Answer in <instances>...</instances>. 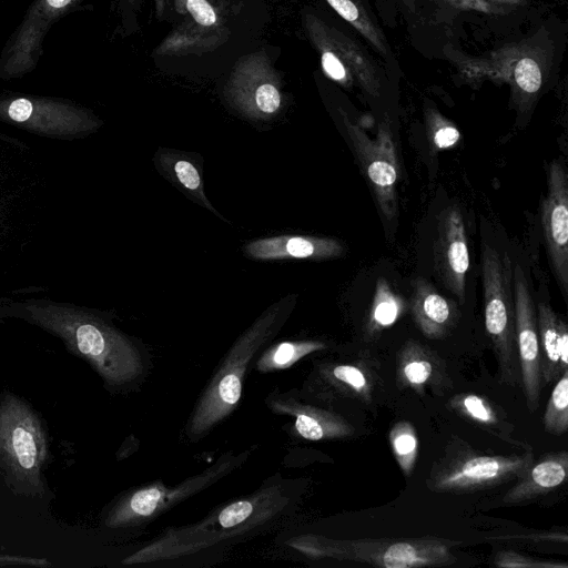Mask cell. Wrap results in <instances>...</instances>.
Wrapping results in <instances>:
<instances>
[{"label": "cell", "mask_w": 568, "mask_h": 568, "mask_svg": "<svg viewBox=\"0 0 568 568\" xmlns=\"http://www.w3.org/2000/svg\"><path fill=\"white\" fill-rule=\"evenodd\" d=\"M402 2L410 10L414 11L416 9V0H402Z\"/></svg>", "instance_id": "obj_39"}, {"label": "cell", "mask_w": 568, "mask_h": 568, "mask_svg": "<svg viewBox=\"0 0 568 568\" xmlns=\"http://www.w3.org/2000/svg\"><path fill=\"white\" fill-rule=\"evenodd\" d=\"M344 247L335 239L308 235H278L250 242L245 254L254 260H327L338 257Z\"/></svg>", "instance_id": "obj_16"}, {"label": "cell", "mask_w": 568, "mask_h": 568, "mask_svg": "<svg viewBox=\"0 0 568 568\" xmlns=\"http://www.w3.org/2000/svg\"><path fill=\"white\" fill-rule=\"evenodd\" d=\"M84 0H33L0 51V78L20 79L32 72L43 54L53 24Z\"/></svg>", "instance_id": "obj_8"}, {"label": "cell", "mask_w": 568, "mask_h": 568, "mask_svg": "<svg viewBox=\"0 0 568 568\" xmlns=\"http://www.w3.org/2000/svg\"><path fill=\"white\" fill-rule=\"evenodd\" d=\"M226 97L251 119L268 120L277 114L283 103L280 78L264 53L240 60L226 85Z\"/></svg>", "instance_id": "obj_11"}, {"label": "cell", "mask_w": 568, "mask_h": 568, "mask_svg": "<svg viewBox=\"0 0 568 568\" xmlns=\"http://www.w3.org/2000/svg\"><path fill=\"white\" fill-rule=\"evenodd\" d=\"M426 120L430 141L436 149L453 148L460 140V132L456 125L436 109H427Z\"/></svg>", "instance_id": "obj_30"}, {"label": "cell", "mask_w": 568, "mask_h": 568, "mask_svg": "<svg viewBox=\"0 0 568 568\" xmlns=\"http://www.w3.org/2000/svg\"><path fill=\"white\" fill-rule=\"evenodd\" d=\"M544 428L555 436L568 430V371L556 381L542 416Z\"/></svg>", "instance_id": "obj_28"}, {"label": "cell", "mask_w": 568, "mask_h": 568, "mask_svg": "<svg viewBox=\"0 0 568 568\" xmlns=\"http://www.w3.org/2000/svg\"><path fill=\"white\" fill-rule=\"evenodd\" d=\"M534 462L531 449L521 455H493L466 443L449 445L430 470L428 486L438 493L464 494L518 479Z\"/></svg>", "instance_id": "obj_4"}, {"label": "cell", "mask_w": 568, "mask_h": 568, "mask_svg": "<svg viewBox=\"0 0 568 568\" xmlns=\"http://www.w3.org/2000/svg\"><path fill=\"white\" fill-rule=\"evenodd\" d=\"M513 268L507 253L500 255L496 248L484 244L481 273L485 328L494 348L500 382L517 387L520 385V373L511 291Z\"/></svg>", "instance_id": "obj_3"}, {"label": "cell", "mask_w": 568, "mask_h": 568, "mask_svg": "<svg viewBox=\"0 0 568 568\" xmlns=\"http://www.w3.org/2000/svg\"><path fill=\"white\" fill-rule=\"evenodd\" d=\"M377 365L372 359L359 358L354 363L337 364L328 372L329 383L343 396L371 404L379 383Z\"/></svg>", "instance_id": "obj_20"}, {"label": "cell", "mask_w": 568, "mask_h": 568, "mask_svg": "<svg viewBox=\"0 0 568 568\" xmlns=\"http://www.w3.org/2000/svg\"><path fill=\"white\" fill-rule=\"evenodd\" d=\"M186 10L203 27H212L217 21L213 7L206 0H186Z\"/></svg>", "instance_id": "obj_34"}, {"label": "cell", "mask_w": 568, "mask_h": 568, "mask_svg": "<svg viewBox=\"0 0 568 568\" xmlns=\"http://www.w3.org/2000/svg\"><path fill=\"white\" fill-rule=\"evenodd\" d=\"M47 456V436L34 410L6 395L0 402V459L10 477L33 494L42 491Z\"/></svg>", "instance_id": "obj_5"}, {"label": "cell", "mask_w": 568, "mask_h": 568, "mask_svg": "<svg viewBox=\"0 0 568 568\" xmlns=\"http://www.w3.org/2000/svg\"><path fill=\"white\" fill-rule=\"evenodd\" d=\"M448 407L489 434L514 443V425L508 420L505 410L490 399L473 393H459L448 400Z\"/></svg>", "instance_id": "obj_19"}, {"label": "cell", "mask_w": 568, "mask_h": 568, "mask_svg": "<svg viewBox=\"0 0 568 568\" xmlns=\"http://www.w3.org/2000/svg\"><path fill=\"white\" fill-rule=\"evenodd\" d=\"M494 564L500 568H567L566 562L540 560L514 550L499 551L494 559Z\"/></svg>", "instance_id": "obj_31"}, {"label": "cell", "mask_w": 568, "mask_h": 568, "mask_svg": "<svg viewBox=\"0 0 568 568\" xmlns=\"http://www.w3.org/2000/svg\"><path fill=\"white\" fill-rule=\"evenodd\" d=\"M305 26L311 41L317 49L323 72L327 78L349 89L356 82L343 54L332 40L328 26L313 14H307Z\"/></svg>", "instance_id": "obj_21"}, {"label": "cell", "mask_w": 568, "mask_h": 568, "mask_svg": "<svg viewBox=\"0 0 568 568\" xmlns=\"http://www.w3.org/2000/svg\"><path fill=\"white\" fill-rule=\"evenodd\" d=\"M388 439L397 465L409 477L418 457L419 444L415 427L407 420H399L390 428Z\"/></svg>", "instance_id": "obj_27"}, {"label": "cell", "mask_w": 568, "mask_h": 568, "mask_svg": "<svg viewBox=\"0 0 568 568\" xmlns=\"http://www.w3.org/2000/svg\"><path fill=\"white\" fill-rule=\"evenodd\" d=\"M345 130L356 159L373 191L376 203L385 219L392 220L397 209L398 160L388 121L378 125L375 139H371L361 126L352 122L341 110Z\"/></svg>", "instance_id": "obj_9"}, {"label": "cell", "mask_w": 568, "mask_h": 568, "mask_svg": "<svg viewBox=\"0 0 568 568\" xmlns=\"http://www.w3.org/2000/svg\"><path fill=\"white\" fill-rule=\"evenodd\" d=\"M324 347L325 345L317 341L284 342L271 348L261 358L258 366L264 371L287 367L301 357Z\"/></svg>", "instance_id": "obj_29"}, {"label": "cell", "mask_w": 568, "mask_h": 568, "mask_svg": "<svg viewBox=\"0 0 568 568\" xmlns=\"http://www.w3.org/2000/svg\"><path fill=\"white\" fill-rule=\"evenodd\" d=\"M313 550L321 556L383 568L443 567L456 562L446 540L429 537L355 540L317 538Z\"/></svg>", "instance_id": "obj_6"}, {"label": "cell", "mask_w": 568, "mask_h": 568, "mask_svg": "<svg viewBox=\"0 0 568 568\" xmlns=\"http://www.w3.org/2000/svg\"><path fill=\"white\" fill-rule=\"evenodd\" d=\"M295 428L311 440L342 438L354 434L353 426L342 416L318 408L305 407L296 414Z\"/></svg>", "instance_id": "obj_24"}, {"label": "cell", "mask_w": 568, "mask_h": 568, "mask_svg": "<svg viewBox=\"0 0 568 568\" xmlns=\"http://www.w3.org/2000/svg\"><path fill=\"white\" fill-rule=\"evenodd\" d=\"M536 314L540 346V375L544 387L556 382L562 374L557 347L560 316L547 303H539Z\"/></svg>", "instance_id": "obj_22"}, {"label": "cell", "mask_w": 568, "mask_h": 568, "mask_svg": "<svg viewBox=\"0 0 568 568\" xmlns=\"http://www.w3.org/2000/svg\"><path fill=\"white\" fill-rule=\"evenodd\" d=\"M513 280L515 285L514 303L520 385L529 413H535L539 406L542 388L537 314L524 272L519 265L513 268Z\"/></svg>", "instance_id": "obj_12"}, {"label": "cell", "mask_w": 568, "mask_h": 568, "mask_svg": "<svg viewBox=\"0 0 568 568\" xmlns=\"http://www.w3.org/2000/svg\"><path fill=\"white\" fill-rule=\"evenodd\" d=\"M27 318L60 337L83 357L105 383L119 386L142 371L141 357L131 342L92 313L67 304L33 302L24 306Z\"/></svg>", "instance_id": "obj_1"}, {"label": "cell", "mask_w": 568, "mask_h": 568, "mask_svg": "<svg viewBox=\"0 0 568 568\" xmlns=\"http://www.w3.org/2000/svg\"><path fill=\"white\" fill-rule=\"evenodd\" d=\"M406 310V303L384 277H379L375 285L372 306L365 324V334L374 338L382 331L394 325Z\"/></svg>", "instance_id": "obj_23"}, {"label": "cell", "mask_w": 568, "mask_h": 568, "mask_svg": "<svg viewBox=\"0 0 568 568\" xmlns=\"http://www.w3.org/2000/svg\"><path fill=\"white\" fill-rule=\"evenodd\" d=\"M345 21L354 27L381 54L389 52L384 32L368 13L362 0H325Z\"/></svg>", "instance_id": "obj_25"}, {"label": "cell", "mask_w": 568, "mask_h": 568, "mask_svg": "<svg viewBox=\"0 0 568 568\" xmlns=\"http://www.w3.org/2000/svg\"><path fill=\"white\" fill-rule=\"evenodd\" d=\"M159 163L170 179L179 184L191 197L223 219L207 200L201 174L191 161L176 154L163 153L159 155Z\"/></svg>", "instance_id": "obj_26"}, {"label": "cell", "mask_w": 568, "mask_h": 568, "mask_svg": "<svg viewBox=\"0 0 568 568\" xmlns=\"http://www.w3.org/2000/svg\"><path fill=\"white\" fill-rule=\"evenodd\" d=\"M253 511L251 501H236L225 507L219 515V524L224 528L233 527L244 521Z\"/></svg>", "instance_id": "obj_32"}, {"label": "cell", "mask_w": 568, "mask_h": 568, "mask_svg": "<svg viewBox=\"0 0 568 568\" xmlns=\"http://www.w3.org/2000/svg\"><path fill=\"white\" fill-rule=\"evenodd\" d=\"M497 4L508 6V7H518V6H525L527 3V0H487Z\"/></svg>", "instance_id": "obj_37"}, {"label": "cell", "mask_w": 568, "mask_h": 568, "mask_svg": "<svg viewBox=\"0 0 568 568\" xmlns=\"http://www.w3.org/2000/svg\"><path fill=\"white\" fill-rule=\"evenodd\" d=\"M452 6L467 11H477L486 14H506L513 8L508 6L497 4L487 0H446Z\"/></svg>", "instance_id": "obj_33"}, {"label": "cell", "mask_w": 568, "mask_h": 568, "mask_svg": "<svg viewBox=\"0 0 568 568\" xmlns=\"http://www.w3.org/2000/svg\"><path fill=\"white\" fill-rule=\"evenodd\" d=\"M557 347L560 371L564 373L568 371V327L561 317L559 320Z\"/></svg>", "instance_id": "obj_35"}, {"label": "cell", "mask_w": 568, "mask_h": 568, "mask_svg": "<svg viewBox=\"0 0 568 568\" xmlns=\"http://www.w3.org/2000/svg\"><path fill=\"white\" fill-rule=\"evenodd\" d=\"M396 386L424 395L430 388L444 395L453 387L444 359L429 346L407 339L396 354Z\"/></svg>", "instance_id": "obj_15"}, {"label": "cell", "mask_w": 568, "mask_h": 568, "mask_svg": "<svg viewBox=\"0 0 568 568\" xmlns=\"http://www.w3.org/2000/svg\"><path fill=\"white\" fill-rule=\"evenodd\" d=\"M541 225L547 254L559 288L568 293V175L560 160L549 164Z\"/></svg>", "instance_id": "obj_13"}, {"label": "cell", "mask_w": 568, "mask_h": 568, "mask_svg": "<svg viewBox=\"0 0 568 568\" xmlns=\"http://www.w3.org/2000/svg\"><path fill=\"white\" fill-rule=\"evenodd\" d=\"M433 255L437 278L463 305L469 251L463 214L455 205L440 211L437 216Z\"/></svg>", "instance_id": "obj_14"}, {"label": "cell", "mask_w": 568, "mask_h": 568, "mask_svg": "<svg viewBox=\"0 0 568 568\" xmlns=\"http://www.w3.org/2000/svg\"><path fill=\"white\" fill-rule=\"evenodd\" d=\"M568 453L559 450L532 462L516 484L505 494V504L531 500L561 486L567 479Z\"/></svg>", "instance_id": "obj_18"}, {"label": "cell", "mask_w": 568, "mask_h": 568, "mask_svg": "<svg viewBox=\"0 0 568 568\" xmlns=\"http://www.w3.org/2000/svg\"><path fill=\"white\" fill-rule=\"evenodd\" d=\"M280 312L281 308L276 305L270 308L237 342L227 363L217 373L194 414L191 423L192 435H199L209 429L237 404L245 366L272 331Z\"/></svg>", "instance_id": "obj_7"}, {"label": "cell", "mask_w": 568, "mask_h": 568, "mask_svg": "<svg viewBox=\"0 0 568 568\" xmlns=\"http://www.w3.org/2000/svg\"><path fill=\"white\" fill-rule=\"evenodd\" d=\"M554 43L545 29L484 55L469 57L452 49L446 52L459 74L469 83L490 80L507 83L519 111H527L538 99L550 75Z\"/></svg>", "instance_id": "obj_2"}, {"label": "cell", "mask_w": 568, "mask_h": 568, "mask_svg": "<svg viewBox=\"0 0 568 568\" xmlns=\"http://www.w3.org/2000/svg\"><path fill=\"white\" fill-rule=\"evenodd\" d=\"M51 564L45 558H33L13 555H0V567L4 566H37L48 567Z\"/></svg>", "instance_id": "obj_36"}, {"label": "cell", "mask_w": 568, "mask_h": 568, "mask_svg": "<svg viewBox=\"0 0 568 568\" xmlns=\"http://www.w3.org/2000/svg\"><path fill=\"white\" fill-rule=\"evenodd\" d=\"M412 286L410 313L417 328L429 339L446 337L459 317L456 304L422 277L415 278Z\"/></svg>", "instance_id": "obj_17"}, {"label": "cell", "mask_w": 568, "mask_h": 568, "mask_svg": "<svg viewBox=\"0 0 568 568\" xmlns=\"http://www.w3.org/2000/svg\"><path fill=\"white\" fill-rule=\"evenodd\" d=\"M119 3V7L124 12L126 10L134 9L136 6H139L140 0H116Z\"/></svg>", "instance_id": "obj_38"}, {"label": "cell", "mask_w": 568, "mask_h": 568, "mask_svg": "<svg viewBox=\"0 0 568 568\" xmlns=\"http://www.w3.org/2000/svg\"><path fill=\"white\" fill-rule=\"evenodd\" d=\"M0 118L54 136L80 135L101 123L92 112L70 101L33 95L0 99Z\"/></svg>", "instance_id": "obj_10"}]
</instances>
